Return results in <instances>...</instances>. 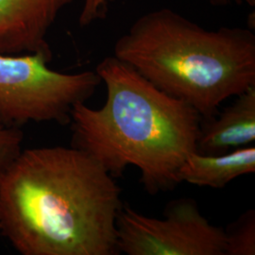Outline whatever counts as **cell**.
<instances>
[{
	"mask_svg": "<svg viewBox=\"0 0 255 255\" xmlns=\"http://www.w3.org/2000/svg\"><path fill=\"white\" fill-rule=\"evenodd\" d=\"M255 85L237 96V100L219 116L202 119L197 151L222 154L255 145Z\"/></svg>",
	"mask_w": 255,
	"mask_h": 255,
	"instance_id": "52a82bcc",
	"label": "cell"
},
{
	"mask_svg": "<svg viewBox=\"0 0 255 255\" xmlns=\"http://www.w3.org/2000/svg\"><path fill=\"white\" fill-rule=\"evenodd\" d=\"M120 195L79 148H23L0 177V234L22 255H119Z\"/></svg>",
	"mask_w": 255,
	"mask_h": 255,
	"instance_id": "6da1fadb",
	"label": "cell"
},
{
	"mask_svg": "<svg viewBox=\"0 0 255 255\" xmlns=\"http://www.w3.org/2000/svg\"><path fill=\"white\" fill-rule=\"evenodd\" d=\"M255 172V146L251 145L222 154L194 151L186 157L178 178L180 182L220 189L237 178Z\"/></svg>",
	"mask_w": 255,
	"mask_h": 255,
	"instance_id": "ba28073f",
	"label": "cell"
},
{
	"mask_svg": "<svg viewBox=\"0 0 255 255\" xmlns=\"http://www.w3.org/2000/svg\"><path fill=\"white\" fill-rule=\"evenodd\" d=\"M24 140L20 128L9 127L0 121V177L23 149Z\"/></svg>",
	"mask_w": 255,
	"mask_h": 255,
	"instance_id": "30bf717a",
	"label": "cell"
},
{
	"mask_svg": "<svg viewBox=\"0 0 255 255\" xmlns=\"http://www.w3.org/2000/svg\"><path fill=\"white\" fill-rule=\"evenodd\" d=\"M75 0H0V54L39 53L52 60L47 34Z\"/></svg>",
	"mask_w": 255,
	"mask_h": 255,
	"instance_id": "8992f818",
	"label": "cell"
},
{
	"mask_svg": "<svg viewBox=\"0 0 255 255\" xmlns=\"http://www.w3.org/2000/svg\"><path fill=\"white\" fill-rule=\"evenodd\" d=\"M114 56L202 119L216 117L223 101L255 85L251 27L209 30L169 8L137 19L116 42Z\"/></svg>",
	"mask_w": 255,
	"mask_h": 255,
	"instance_id": "3957f363",
	"label": "cell"
},
{
	"mask_svg": "<svg viewBox=\"0 0 255 255\" xmlns=\"http://www.w3.org/2000/svg\"><path fill=\"white\" fill-rule=\"evenodd\" d=\"M39 53L0 54V121L21 128L30 122L69 124L71 111L95 94L101 79L96 71L65 74L47 66Z\"/></svg>",
	"mask_w": 255,
	"mask_h": 255,
	"instance_id": "277c9868",
	"label": "cell"
},
{
	"mask_svg": "<svg viewBox=\"0 0 255 255\" xmlns=\"http://www.w3.org/2000/svg\"><path fill=\"white\" fill-rule=\"evenodd\" d=\"M225 232V255H255V210L243 213Z\"/></svg>",
	"mask_w": 255,
	"mask_h": 255,
	"instance_id": "9c48e42d",
	"label": "cell"
},
{
	"mask_svg": "<svg viewBox=\"0 0 255 255\" xmlns=\"http://www.w3.org/2000/svg\"><path fill=\"white\" fill-rule=\"evenodd\" d=\"M96 72L106 86V101L101 109L74 105L72 146L114 178L122 177L128 165L136 166L151 195L172 190L186 157L197 151L201 115L115 56L104 58Z\"/></svg>",
	"mask_w": 255,
	"mask_h": 255,
	"instance_id": "7a4b0ae2",
	"label": "cell"
},
{
	"mask_svg": "<svg viewBox=\"0 0 255 255\" xmlns=\"http://www.w3.org/2000/svg\"><path fill=\"white\" fill-rule=\"evenodd\" d=\"M210 2L214 6H226L231 3H237L239 5L246 4L251 7L255 6V0H210Z\"/></svg>",
	"mask_w": 255,
	"mask_h": 255,
	"instance_id": "7c38bea8",
	"label": "cell"
},
{
	"mask_svg": "<svg viewBox=\"0 0 255 255\" xmlns=\"http://www.w3.org/2000/svg\"><path fill=\"white\" fill-rule=\"evenodd\" d=\"M113 0H83L79 23L82 27L91 25L94 22L107 16L110 2Z\"/></svg>",
	"mask_w": 255,
	"mask_h": 255,
	"instance_id": "8fae6325",
	"label": "cell"
},
{
	"mask_svg": "<svg viewBox=\"0 0 255 255\" xmlns=\"http://www.w3.org/2000/svg\"><path fill=\"white\" fill-rule=\"evenodd\" d=\"M119 253L127 255H225L224 229L211 224L190 198L171 201L164 219L123 203L117 217Z\"/></svg>",
	"mask_w": 255,
	"mask_h": 255,
	"instance_id": "5b68a950",
	"label": "cell"
}]
</instances>
